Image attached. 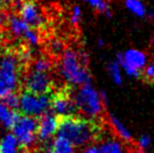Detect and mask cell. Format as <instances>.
I'll return each instance as SVG.
<instances>
[{"mask_svg":"<svg viewBox=\"0 0 154 153\" xmlns=\"http://www.w3.org/2000/svg\"><path fill=\"white\" fill-rule=\"evenodd\" d=\"M48 49L49 53L53 54L54 56H60L61 54H63V49H64V46H63V43L58 39H53V40L49 41L48 43Z\"/></svg>","mask_w":154,"mask_h":153,"instance_id":"d4e9b609","label":"cell"},{"mask_svg":"<svg viewBox=\"0 0 154 153\" xmlns=\"http://www.w3.org/2000/svg\"><path fill=\"white\" fill-rule=\"evenodd\" d=\"M18 116L16 111L8 108L3 102H0V125L6 129L13 128Z\"/></svg>","mask_w":154,"mask_h":153,"instance_id":"4fadbf2b","label":"cell"},{"mask_svg":"<svg viewBox=\"0 0 154 153\" xmlns=\"http://www.w3.org/2000/svg\"><path fill=\"white\" fill-rule=\"evenodd\" d=\"M53 81L47 72L31 70L25 76L24 86L29 92L35 94H46L51 91Z\"/></svg>","mask_w":154,"mask_h":153,"instance_id":"9c48e42d","label":"cell"},{"mask_svg":"<svg viewBox=\"0 0 154 153\" xmlns=\"http://www.w3.org/2000/svg\"><path fill=\"white\" fill-rule=\"evenodd\" d=\"M84 1H87L88 3H90L97 12L103 13L107 17H111V13L109 11V6H108L107 2L104 1V0H84Z\"/></svg>","mask_w":154,"mask_h":153,"instance_id":"ffe728a7","label":"cell"},{"mask_svg":"<svg viewBox=\"0 0 154 153\" xmlns=\"http://www.w3.org/2000/svg\"><path fill=\"white\" fill-rule=\"evenodd\" d=\"M12 129L13 134L15 135L21 147L24 149H31L35 145L38 130V120L36 118L29 115L18 116Z\"/></svg>","mask_w":154,"mask_h":153,"instance_id":"5b68a950","label":"cell"},{"mask_svg":"<svg viewBox=\"0 0 154 153\" xmlns=\"http://www.w3.org/2000/svg\"><path fill=\"white\" fill-rule=\"evenodd\" d=\"M19 18L32 29H41L45 23L40 8L34 0H23L21 2L19 5Z\"/></svg>","mask_w":154,"mask_h":153,"instance_id":"ba28073f","label":"cell"},{"mask_svg":"<svg viewBox=\"0 0 154 153\" xmlns=\"http://www.w3.org/2000/svg\"><path fill=\"white\" fill-rule=\"evenodd\" d=\"M8 25L10 27V31L16 37H23L25 32L31 27L16 15H11L8 17Z\"/></svg>","mask_w":154,"mask_h":153,"instance_id":"9a60e30c","label":"cell"},{"mask_svg":"<svg viewBox=\"0 0 154 153\" xmlns=\"http://www.w3.org/2000/svg\"><path fill=\"white\" fill-rule=\"evenodd\" d=\"M81 153H99V147H97L94 145L89 146V147L85 148Z\"/></svg>","mask_w":154,"mask_h":153,"instance_id":"f1b7e54d","label":"cell"},{"mask_svg":"<svg viewBox=\"0 0 154 153\" xmlns=\"http://www.w3.org/2000/svg\"><path fill=\"white\" fill-rule=\"evenodd\" d=\"M118 63L121 64V66L125 69V72H127L129 76H132L134 78H140L142 77V72L140 70H137V69H134V68H132L131 66H129L127 63L125 62V60H124V57H123V54H118Z\"/></svg>","mask_w":154,"mask_h":153,"instance_id":"603a6c76","label":"cell"},{"mask_svg":"<svg viewBox=\"0 0 154 153\" xmlns=\"http://www.w3.org/2000/svg\"><path fill=\"white\" fill-rule=\"evenodd\" d=\"M58 135L67 139L73 147L94 144L103 136V126L93 118L83 115L59 116Z\"/></svg>","mask_w":154,"mask_h":153,"instance_id":"6da1fadb","label":"cell"},{"mask_svg":"<svg viewBox=\"0 0 154 153\" xmlns=\"http://www.w3.org/2000/svg\"><path fill=\"white\" fill-rule=\"evenodd\" d=\"M3 8H4V4L2 3L1 1H0V13L2 12V10H3Z\"/></svg>","mask_w":154,"mask_h":153,"instance_id":"4dcf8cb0","label":"cell"},{"mask_svg":"<svg viewBox=\"0 0 154 153\" xmlns=\"http://www.w3.org/2000/svg\"><path fill=\"white\" fill-rule=\"evenodd\" d=\"M108 124L111 127V129L114 131L116 135H118L120 139H122L124 142H126L127 144H131L133 143V139H132V136L130 134V132L125 128V126L112 115H108L107 118Z\"/></svg>","mask_w":154,"mask_h":153,"instance_id":"7c38bea8","label":"cell"},{"mask_svg":"<svg viewBox=\"0 0 154 153\" xmlns=\"http://www.w3.org/2000/svg\"><path fill=\"white\" fill-rule=\"evenodd\" d=\"M108 72H109L110 76L113 79V81L116 84L121 85L123 82L122 77H121V72H120V66H119L118 62H110L108 64Z\"/></svg>","mask_w":154,"mask_h":153,"instance_id":"7402d4cb","label":"cell"},{"mask_svg":"<svg viewBox=\"0 0 154 153\" xmlns=\"http://www.w3.org/2000/svg\"><path fill=\"white\" fill-rule=\"evenodd\" d=\"M51 148L59 153H73V146L67 139L58 136L51 145Z\"/></svg>","mask_w":154,"mask_h":153,"instance_id":"2e32d148","label":"cell"},{"mask_svg":"<svg viewBox=\"0 0 154 153\" xmlns=\"http://www.w3.org/2000/svg\"><path fill=\"white\" fill-rule=\"evenodd\" d=\"M2 38H3V35H2V31H1V29H0V42L2 41Z\"/></svg>","mask_w":154,"mask_h":153,"instance_id":"1f68e13d","label":"cell"},{"mask_svg":"<svg viewBox=\"0 0 154 153\" xmlns=\"http://www.w3.org/2000/svg\"><path fill=\"white\" fill-rule=\"evenodd\" d=\"M59 127V116L55 113H44L38 121L37 135L41 141H48L58 131Z\"/></svg>","mask_w":154,"mask_h":153,"instance_id":"30bf717a","label":"cell"},{"mask_svg":"<svg viewBox=\"0 0 154 153\" xmlns=\"http://www.w3.org/2000/svg\"><path fill=\"white\" fill-rule=\"evenodd\" d=\"M87 56L77 53L73 49H66L63 53L60 72L70 85H83L90 83L91 76L87 67Z\"/></svg>","mask_w":154,"mask_h":153,"instance_id":"7a4b0ae2","label":"cell"},{"mask_svg":"<svg viewBox=\"0 0 154 153\" xmlns=\"http://www.w3.org/2000/svg\"><path fill=\"white\" fill-rule=\"evenodd\" d=\"M126 6L138 17H144L146 15L145 6L140 0H126Z\"/></svg>","mask_w":154,"mask_h":153,"instance_id":"d6986e66","label":"cell"},{"mask_svg":"<svg viewBox=\"0 0 154 153\" xmlns=\"http://www.w3.org/2000/svg\"><path fill=\"white\" fill-rule=\"evenodd\" d=\"M73 101L77 110L87 118L95 120L103 112L104 105L101 96L90 83L80 86L78 91L73 94Z\"/></svg>","mask_w":154,"mask_h":153,"instance_id":"3957f363","label":"cell"},{"mask_svg":"<svg viewBox=\"0 0 154 153\" xmlns=\"http://www.w3.org/2000/svg\"><path fill=\"white\" fill-rule=\"evenodd\" d=\"M22 38L24 39L25 42L29 45H31V46H36V45H38L39 40H40V39H39V35L36 33V31L32 29H27Z\"/></svg>","mask_w":154,"mask_h":153,"instance_id":"cb8c5ba5","label":"cell"},{"mask_svg":"<svg viewBox=\"0 0 154 153\" xmlns=\"http://www.w3.org/2000/svg\"><path fill=\"white\" fill-rule=\"evenodd\" d=\"M81 19V10L79 6H75L72 11V15H71V22L73 24H78Z\"/></svg>","mask_w":154,"mask_h":153,"instance_id":"83f0119b","label":"cell"},{"mask_svg":"<svg viewBox=\"0 0 154 153\" xmlns=\"http://www.w3.org/2000/svg\"><path fill=\"white\" fill-rule=\"evenodd\" d=\"M123 57L128 65L137 70H142L147 63L146 54L136 49H128L125 54H123Z\"/></svg>","mask_w":154,"mask_h":153,"instance_id":"8fae6325","label":"cell"},{"mask_svg":"<svg viewBox=\"0 0 154 153\" xmlns=\"http://www.w3.org/2000/svg\"><path fill=\"white\" fill-rule=\"evenodd\" d=\"M99 46H103V41L99 40Z\"/></svg>","mask_w":154,"mask_h":153,"instance_id":"d6a6232c","label":"cell"},{"mask_svg":"<svg viewBox=\"0 0 154 153\" xmlns=\"http://www.w3.org/2000/svg\"><path fill=\"white\" fill-rule=\"evenodd\" d=\"M20 147L13 133H6L0 139V153H20Z\"/></svg>","mask_w":154,"mask_h":153,"instance_id":"5bb4252c","label":"cell"},{"mask_svg":"<svg viewBox=\"0 0 154 153\" xmlns=\"http://www.w3.org/2000/svg\"><path fill=\"white\" fill-rule=\"evenodd\" d=\"M99 153H125L121 143L116 141H106L99 148Z\"/></svg>","mask_w":154,"mask_h":153,"instance_id":"e0dca14e","label":"cell"},{"mask_svg":"<svg viewBox=\"0 0 154 153\" xmlns=\"http://www.w3.org/2000/svg\"><path fill=\"white\" fill-rule=\"evenodd\" d=\"M51 108L53 109L54 113L58 116L77 115L78 110L70 88H65L51 96Z\"/></svg>","mask_w":154,"mask_h":153,"instance_id":"52a82bcc","label":"cell"},{"mask_svg":"<svg viewBox=\"0 0 154 153\" xmlns=\"http://www.w3.org/2000/svg\"><path fill=\"white\" fill-rule=\"evenodd\" d=\"M51 66H53V63H51V60L46 59V58H39V59L34 61L32 70L39 72H47L51 70Z\"/></svg>","mask_w":154,"mask_h":153,"instance_id":"ac0fdd59","label":"cell"},{"mask_svg":"<svg viewBox=\"0 0 154 153\" xmlns=\"http://www.w3.org/2000/svg\"><path fill=\"white\" fill-rule=\"evenodd\" d=\"M2 102L4 103V104L6 105V106L8 107V108L13 109V110H15V109L19 108V103H20V96H18V94H16L15 92H11V93H8V96H5L3 99H2Z\"/></svg>","mask_w":154,"mask_h":153,"instance_id":"44dd1931","label":"cell"},{"mask_svg":"<svg viewBox=\"0 0 154 153\" xmlns=\"http://www.w3.org/2000/svg\"><path fill=\"white\" fill-rule=\"evenodd\" d=\"M29 153H34V152H29Z\"/></svg>","mask_w":154,"mask_h":153,"instance_id":"e575fe53","label":"cell"},{"mask_svg":"<svg viewBox=\"0 0 154 153\" xmlns=\"http://www.w3.org/2000/svg\"><path fill=\"white\" fill-rule=\"evenodd\" d=\"M20 59L14 53H6L0 58V99L14 92L19 83Z\"/></svg>","mask_w":154,"mask_h":153,"instance_id":"277c9868","label":"cell"},{"mask_svg":"<svg viewBox=\"0 0 154 153\" xmlns=\"http://www.w3.org/2000/svg\"><path fill=\"white\" fill-rule=\"evenodd\" d=\"M0 1H1L3 4H8V5H11V4L16 3L18 0H0Z\"/></svg>","mask_w":154,"mask_h":153,"instance_id":"f546056e","label":"cell"},{"mask_svg":"<svg viewBox=\"0 0 154 153\" xmlns=\"http://www.w3.org/2000/svg\"><path fill=\"white\" fill-rule=\"evenodd\" d=\"M51 96L48 94H35L32 92L25 91L20 96L19 108L29 116L43 115L51 108Z\"/></svg>","mask_w":154,"mask_h":153,"instance_id":"8992f818","label":"cell"},{"mask_svg":"<svg viewBox=\"0 0 154 153\" xmlns=\"http://www.w3.org/2000/svg\"><path fill=\"white\" fill-rule=\"evenodd\" d=\"M151 66H152V67L154 68V58L152 59V63H151Z\"/></svg>","mask_w":154,"mask_h":153,"instance_id":"836d02e7","label":"cell"},{"mask_svg":"<svg viewBox=\"0 0 154 153\" xmlns=\"http://www.w3.org/2000/svg\"><path fill=\"white\" fill-rule=\"evenodd\" d=\"M142 77H144V81L149 84H154V68L151 65H148L144 72H142Z\"/></svg>","mask_w":154,"mask_h":153,"instance_id":"484cf974","label":"cell"},{"mask_svg":"<svg viewBox=\"0 0 154 153\" xmlns=\"http://www.w3.org/2000/svg\"><path fill=\"white\" fill-rule=\"evenodd\" d=\"M150 143H151V139L148 135H142V136L140 137V139H138L137 147L143 151V150H145L146 148L149 147Z\"/></svg>","mask_w":154,"mask_h":153,"instance_id":"4316f807","label":"cell"}]
</instances>
